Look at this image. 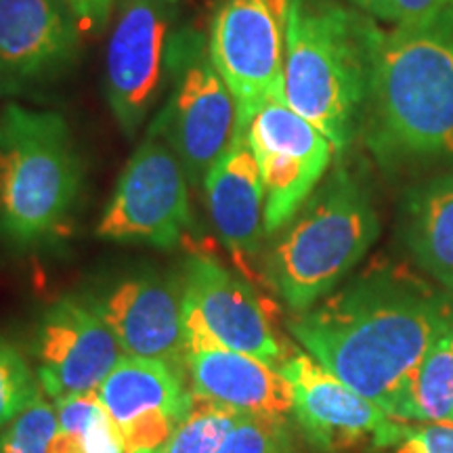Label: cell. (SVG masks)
Wrapping results in <instances>:
<instances>
[{
	"label": "cell",
	"mask_w": 453,
	"mask_h": 453,
	"mask_svg": "<svg viewBox=\"0 0 453 453\" xmlns=\"http://www.w3.org/2000/svg\"><path fill=\"white\" fill-rule=\"evenodd\" d=\"M59 430L55 407L36 396L7 428L0 433V453H49Z\"/></svg>",
	"instance_id": "24"
},
{
	"label": "cell",
	"mask_w": 453,
	"mask_h": 453,
	"mask_svg": "<svg viewBox=\"0 0 453 453\" xmlns=\"http://www.w3.org/2000/svg\"><path fill=\"white\" fill-rule=\"evenodd\" d=\"M82 34L65 0H0V99L65 78L81 59Z\"/></svg>",
	"instance_id": "12"
},
{
	"label": "cell",
	"mask_w": 453,
	"mask_h": 453,
	"mask_svg": "<svg viewBox=\"0 0 453 453\" xmlns=\"http://www.w3.org/2000/svg\"><path fill=\"white\" fill-rule=\"evenodd\" d=\"M185 0H116L105 49V95L124 137L134 139L162 105Z\"/></svg>",
	"instance_id": "7"
},
{
	"label": "cell",
	"mask_w": 453,
	"mask_h": 453,
	"mask_svg": "<svg viewBox=\"0 0 453 453\" xmlns=\"http://www.w3.org/2000/svg\"><path fill=\"white\" fill-rule=\"evenodd\" d=\"M120 344L84 298L65 296L44 311L34 338L36 376L53 399L97 390L120 361Z\"/></svg>",
	"instance_id": "14"
},
{
	"label": "cell",
	"mask_w": 453,
	"mask_h": 453,
	"mask_svg": "<svg viewBox=\"0 0 453 453\" xmlns=\"http://www.w3.org/2000/svg\"><path fill=\"white\" fill-rule=\"evenodd\" d=\"M240 411L194 393L191 410L157 453H217Z\"/></svg>",
	"instance_id": "21"
},
{
	"label": "cell",
	"mask_w": 453,
	"mask_h": 453,
	"mask_svg": "<svg viewBox=\"0 0 453 453\" xmlns=\"http://www.w3.org/2000/svg\"><path fill=\"white\" fill-rule=\"evenodd\" d=\"M384 30L347 0H290L283 101L338 156L364 133Z\"/></svg>",
	"instance_id": "3"
},
{
	"label": "cell",
	"mask_w": 453,
	"mask_h": 453,
	"mask_svg": "<svg viewBox=\"0 0 453 453\" xmlns=\"http://www.w3.org/2000/svg\"><path fill=\"white\" fill-rule=\"evenodd\" d=\"M87 303L124 353L185 365L183 283L154 269L128 271L88 294Z\"/></svg>",
	"instance_id": "13"
},
{
	"label": "cell",
	"mask_w": 453,
	"mask_h": 453,
	"mask_svg": "<svg viewBox=\"0 0 453 453\" xmlns=\"http://www.w3.org/2000/svg\"><path fill=\"white\" fill-rule=\"evenodd\" d=\"M101 405L97 390H88V393L67 395L61 399H55V411L57 420H59V428L65 433L76 434L82 439L84 430H87L90 418L97 407Z\"/></svg>",
	"instance_id": "27"
},
{
	"label": "cell",
	"mask_w": 453,
	"mask_h": 453,
	"mask_svg": "<svg viewBox=\"0 0 453 453\" xmlns=\"http://www.w3.org/2000/svg\"><path fill=\"white\" fill-rule=\"evenodd\" d=\"M453 0H388L384 7L380 19L388 21L393 26L413 24V21H422L426 17L439 13Z\"/></svg>",
	"instance_id": "28"
},
{
	"label": "cell",
	"mask_w": 453,
	"mask_h": 453,
	"mask_svg": "<svg viewBox=\"0 0 453 453\" xmlns=\"http://www.w3.org/2000/svg\"><path fill=\"white\" fill-rule=\"evenodd\" d=\"M183 326L202 330L226 349L281 364V347L250 286L208 257H191L183 275Z\"/></svg>",
	"instance_id": "15"
},
{
	"label": "cell",
	"mask_w": 453,
	"mask_h": 453,
	"mask_svg": "<svg viewBox=\"0 0 453 453\" xmlns=\"http://www.w3.org/2000/svg\"><path fill=\"white\" fill-rule=\"evenodd\" d=\"M217 453H296L286 418L240 413Z\"/></svg>",
	"instance_id": "22"
},
{
	"label": "cell",
	"mask_w": 453,
	"mask_h": 453,
	"mask_svg": "<svg viewBox=\"0 0 453 453\" xmlns=\"http://www.w3.org/2000/svg\"><path fill=\"white\" fill-rule=\"evenodd\" d=\"M99 399L110 418L120 428L143 416L162 410L179 422L191 410L194 393L185 388L183 372L160 359L120 357L99 387Z\"/></svg>",
	"instance_id": "19"
},
{
	"label": "cell",
	"mask_w": 453,
	"mask_h": 453,
	"mask_svg": "<svg viewBox=\"0 0 453 453\" xmlns=\"http://www.w3.org/2000/svg\"><path fill=\"white\" fill-rule=\"evenodd\" d=\"M380 235L372 187L340 162L275 231L265 275L294 313H304L347 280Z\"/></svg>",
	"instance_id": "4"
},
{
	"label": "cell",
	"mask_w": 453,
	"mask_h": 453,
	"mask_svg": "<svg viewBox=\"0 0 453 453\" xmlns=\"http://www.w3.org/2000/svg\"><path fill=\"white\" fill-rule=\"evenodd\" d=\"M65 4L78 17L84 32L101 34L110 27L116 0H65Z\"/></svg>",
	"instance_id": "29"
},
{
	"label": "cell",
	"mask_w": 453,
	"mask_h": 453,
	"mask_svg": "<svg viewBox=\"0 0 453 453\" xmlns=\"http://www.w3.org/2000/svg\"><path fill=\"white\" fill-rule=\"evenodd\" d=\"M49 453H84L82 451V439H78L76 434L65 433V430H57V434L50 441Z\"/></svg>",
	"instance_id": "30"
},
{
	"label": "cell",
	"mask_w": 453,
	"mask_h": 453,
	"mask_svg": "<svg viewBox=\"0 0 453 453\" xmlns=\"http://www.w3.org/2000/svg\"><path fill=\"white\" fill-rule=\"evenodd\" d=\"M185 370L194 393L214 403L240 413H292V387L277 367L223 347L211 334L185 330Z\"/></svg>",
	"instance_id": "16"
},
{
	"label": "cell",
	"mask_w": 453,
	"mask_h": 453,
	"mask_svg": "<svg viewBox=\"0 0 453 453\" xmlns=\"http://www.w3.org/2000/svg\"><path fill=\"white\" fill-rule=\"evenodd\" d=\"M202 189L220 242L240 263L257 257L267 237V226L265 187L248 139V124H237L234 139L208 170Z\"/></svg>",
	"instance_id": "17"
},
{
	"label": "cell",
	"mask_w": 453,
	"mask_h": 453,
	"mask_svg": "<svg viewBox=\"0 0 453 453\" xmlns=\"http://www.w3.org/2000/svg\"><path fill=\"white\" fill-rule=\"evenodd\" d=\"M401 240L418 267L453 294V173L430 177L407 191Z\"/></svg>",
	"instance_id": "18"
},
{
	"label": "cell",
	"mask_w": 453,
	"mask_h": 453,
	"mask_svg": "<svg viewBox=\"0 0 453 453\" xmlns=\"http://www.w3.org/2000/svg\"><path fill=\"white\" fill-rule=\"evenodd\" d=\"M361 137L390 170L453 156V3L384 32Z\"/></svg>",
	"instance_id": "2"
},
{
	"label": "cell",
	"mask_w": 453,
	"mask_h": 453,
	"mask_svg": "<svg viewBox=\"0 0 453 453\" xmlns=\"http://www.w3.org/2000/svg\"><path fill=\"white\" fill-rule=\"evenodd\" d=\"M82 185L81 154L61 113L15 101L0 110V240L27 252L64 237Z\"/></svg>",
	"instance_id": "5"
},
{
	"label": "cell",
	"mask_w": 453,
	"mask_h": 453,
	"mask_svg": "<svg viewBox=\"0 0 453 453\" xmlns=\"http://www.w3.org/2000/svg\"><path fill=\"white\" fill-rule=\"evenodd\" d=\"M280 372L292 387L300 430L321 453H370L403 439L405 422L338 380L311 355H294Z\"/></svg>",
	"instance_id": "10"
},
{
	"label": "cell",
	"mask_w": 453,
	"mask_h": 453,
	"mask_svg": "<svg viewBox=\"0 0 453 453\" xmlns=\"http://www.w3.org/2000/svg\"><path fill=\"white\" fill-rule=\"evenodd\" d=\"M183 164L189 183L202 189L237 127V107L212 64L206 32L183 26L170 61V82L151 118Z\"/></svg>",
	"instance_id": "6"
},
{
	"label": "cell",
	"mask_w": 453,
	"mask_h": 453,
	"mask_svg": "<svg viewBox=\"0 0 453 453\" xmlns=\"http://www.w3.org/2000/svg\"><path fill=\"white\" fill-rule=\"evenodd\" d=\"M177 418L168 416L162 410L145 411L143 416L134 418L133 422L124 424L120 430L124 453H157L164 443L173 437L174 428L179 426Z\"/></svg>",
	"instance_id": "25"
},
{
	"label": "cell",
	"mask_w": 453,
	"mask_h": 453,
	"mask_svg": "<svg viewBox=\"0 0 453 453\" xmlns=\"http://www.w3.org/2000/svg\"><path fill=\"white\" fill-rule=\"evenodd\" d=\"M290 0H219L208 26V49L248 124L260 107L283 99V64Z\"/></svg>",
	"instance_id": "9"
},
{
	"label": "cell",
	"mask_w": 453,
	"mask_h": 453,
	"mask_svg": "<svg viewBox=\"0 0 453 453\" xmlns=\"http://www.w3.org/2000/svg\"><path fill=\"white\" fill-rule=\"evenodd\" d=\"M347 3L355 4L357 9L365 11L367 15H372L373 19H380L384 7H387L388 0H347Z\"/></svg>",
	"instance_id": "31"
},
{
	"label": "cell",
	"mask_w": 453,
	"mask_h": 453,
	"mask_svg": "<svg viewBox=\"0 0 453 453\" xmlns=\"http://www.w3.org/2000/svg\"><path fill=\"white\" fill-rule=\"evenodd\" d=\"M248 139L265 187V226L271 237L290 220L330 173V139L286 101H271L248 122Z\"/></svg>",
	"instance_id": "11"
},
{
	"label": "cell",
	"mask_w": 453,
	"mask_h": 453,
	"mask_svg": "<svg viewBox=\"0 0 453 453\" xmlns=\"http://www.w3.org/2000/svg\"><path fill=\"white\" fill-rule=\"evenodd\" d=\"M189 179L166 137L147 124L101 214L99 240L174 248L194 223Z\"/></svg>",
	"instance_id": "8"
},
{
	"label": "cell",
	"mask_w": 453,
	"mask_h": 453,
	"mask_svg": "<svg viewBox=\"0 0 453 453\" xmlns=\"http://www.w3.org/2000/svg\"><path fill=\"white\" fill-rule=\"evenodd\" d=\"M38 376L27 365V359L9 340L0 338V433L41 396Z\"/></svg>",
	"instance_id": "23"
},
{
	"label": "cell",
	"mask_w": 453,
	"mask_h": 453,
	"mask_svg": "<svg viewBox=\"0 0 453 453\" xmlns=\"http://www.w3.org/2000/svg\"><path fill=\"white\" fill-rule=\"evenodd\" d=\"M453 315V294L380 265L290 319L292 336L338 380L405 422L418 364Z\"/></svg>",
	"instance_id": "1"
},
{
	"label": "cell",
	"mask_w": 453,
	"mask_h": 453,
	"mask_svg": "<svg viewBox=\"0 0 453 453\" xmlns=\"http://www.w3.org/2000/svg\"><path fill=\"white\" fill-rule=\"evenodd\" d=\"M405 422L453 424V315L413 372Z\"/></svg>",
	"instance_id": "20"
},
{
	"label": "cell",
	"mask_w": 453,
	"mask_h": 453,
	"mask_svg": "<svg viewBox=\"0 0 453 453\" xmlns=\"http://www.w3.org/2000/svg\"><path fill=\"white\" fill-rule=\"evenodd\" d=\"M395 453H453V424L407 426Z\"/></svg>",
	"instance_id": "26"
}]
</instances>
